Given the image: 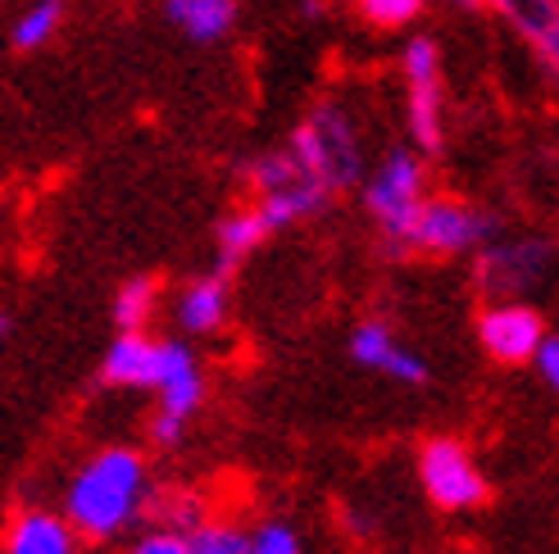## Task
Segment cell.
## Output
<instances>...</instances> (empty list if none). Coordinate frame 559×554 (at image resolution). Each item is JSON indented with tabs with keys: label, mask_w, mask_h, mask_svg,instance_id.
I'll return each mask as SVG.
<instances>
[{
	"label": "cell",
	"mask_w": 559,
	"mask_h": 554,
	"mask_svg": "<svg viewBox=\"0 0 559 554\" xmlns=\"http://www.w3.org/2000/svg\"><path fill=\"white\" fill-rule=\"evenodd\" d=\"M151 463L132 446H105L69 478L64 491V522L78 541L115 545L146 518L151 495Z\"/></svg>",
	"instance_id": "6da1fadb"
},
{
	"label": "cell",
	"mask_w": 559,
	"mask_h": 554,
	"mask_svg": "<svg viewBox=\"0 0 559 554\" xmlns=\"http://www.w3.org/2000/svg\"><path fill=\"white\" fill-rule=\"evenodd\" d=\"M292 159L300 164L305 178H314L328 196L350 191L365 178V142H359V123L342 100H319L305 115L287 142Z\"/></svg>",
	"instance_id": "7a4b0ae2"
},
{
	"label": "cell",
	"mask_w": 559,
	"mask_h": 554,
	"mask_svg": "<svg viewBox=\"0 0 559 554\" xmlns=\"http://www.w3.org/2000/svg\"><path fill=\"white\" fill-rule=\"evenodd\" d=\"M500 232V218L487 205H473L464 196H424V205L414 209L401 251L409 255H432V260H455V255H473L483 241H491Z\"/></svg>",
	"instance_id": "3957f363"
},
{
	"label": "cell",
	"mask_w": 559,
	"mask_h": 554,
	"mask_svg": "<svg viewBox=\"0 0 559 554\" xmlns=\"http://www.w3.org/2000/svg\"><path fill=\"white\" fill-rule=\"evenodd\" d=\"M359 186H365V209L378 224L382 241L391 251H401L409 218L428 196V155L414 146H391L373 164V173L359 178Z\"/></svg>",
	"instance_id": "277c9868"
},
{
	"label": "cell",
	"mask_w": 559,
	"mask_h": 554,
	"mask_svg": "<svg viewBox=\"0 0 559 554\" xmlns=\"http://www.w3.org/2000/svg\"><path fill=\"white\" fill-rule=\"evenodd\" d=\"M405 77V132L409 146L437 155L445 146V60L428 33H414L401 50Z\"/></svg>",
	"instance_id": "5b68a950"
},
{
	"label": "cell",
	"mask_w": 559,
	"mask_h": 554,
	"mask_svg": "<svg viewBox=\"0 0 559 554\" xmlns=\"http://www.w3.org/2000/svg\"><path fill=\"white\" fill-rule=\"evenodd\" d=\"M473 255H478L473 282H478V291L487 300H523L527 291H537L550 277L555 241L542 232H514V237L496 232Z\"/></svg>",
	"instance_id": "8992f818"
},
{
	"label": "cell",
	"mask_w": 559,
	"mask_h": 554,
	"mask_svg": "<svg viewBox=\"0 0 559 554\" xmlns=\"http://www.w3.org/2000/svg\"><path fill=\"white\" fill-rule=\"evenodd\" d=\"M418 482H424L428 501L445 514H468L487 505V473L483 463L473 459V450L455 436H432L424 450H418Z\"/></svg>",
	"instance_id": "52a82bcc"
},
{
	"label": "cell",
	"mask_w": 559,
	"mask_h": 554,
	"mask_svg": "<svg viewBox=\"0 0 559 554\" xmlns=\"http://www.w3.org/2000/svg\"><path fill=\"white\" fill-rule=\"evenodd\" d=\"M546 337V318L527 300H487V310L478 314V341L496 364H527L533 350Z\"/></svg>",
	"instance_id": "ba28073f"
},
{
	"label": "cell",
	"mask_w": 559,
	"mask_h": 554,
	"mask_svg": "<svg viewBox=\"0 0 559 554\" xmlns=\"http://www.w3.org/2000/svg\"><path fill=\"white\" fill-rule=\"evenodd\" d=\"M350 359L359 369H373L391 382H405V386H424L428 382V359L414 354L405 341H396V332H391L382 318H365L355 323L350 332Z\"/></svg>",
	"instance_id": "9c48e42d"
},
{
	"label": "cell",
	"mask_w": 559,
	"mask_h": 554,
	"mask_svg": "<svg viewBox=\"0 0 559 554\" xmlns=\"http://www.w3.org/2000/svg\"><path fill=\"white\" fill-rule=\"evenodd\" d=\"M483 10L506 19L527 41L537 69L555 82V73H559V0H483Z\"/></svg>",
	"instance_id": "30bf717a"
},
{
	"label": "cell",
	"mask_w": 559,
	"mask_h": 554,
	"mask_svg": "<svg viewBox=\"0 0 559 554\" xmlns=\"http://www.w3.org/2000/svg\"><path fill=\"white\" fill-rule=\"evenodd\" d=\"M151 392L159 396V409H174L182 419H191L205 400V369L201 354L187 341H159V373Z\"/></svg>",
	"instance_id": "8fae6325"
},
{
	"label": "cell",
	"mask_w": 559,
	"mask_h": 554,
	"mask_svg": "<svg viewBox=\"0 0 559 554\" xmlns=\"http://www.w3.org/2000/svg\"><path fill=\"white\" fill-rule=\"evenodd\" d=\"M228 314H233V282H228V273H218V268L205 277H191L174 300V318L187 337H214V332L228 323Z\"/></svg>",
	"instance_id": "7c38bea8"
},
{
	"label": "cell",
	"mask_w": 559,
	"mask_h": 554,
	"mask_svg": "<svg viewBox=\"0 0 559 554\" xmlns=\"http://www.w3.org/2000/svg\"><path fill=\"white\" fill-rule=\"evenodd\" d=\"M159 373V341L151 332H119L100 359V382L119 392H151Z\"/></svg>",
	"instance_id": "4fadbf2b"
},
{
	"label": "cell",
	"mask_w": 559,
	"mask_h": 554,
	"mask_svg": "<svg viewBox=\"0 0 559 554\" xmlns=\"http://www.w3.org/2000/svg\"><path fill=\"white\" fill-rule=\"evenodd\" d=\"M164 14L191 46H223L237 33L241 0H164Z\"/></svg>",
	"instance_id": "5bb4252c"
},
{
	"label": "cell",
	"mask_w": 559,
	"mask_h": 554,
	"mask_svg": "<svg viewBox=\"0 0 559 554\" xmlns=\"http://www.w3.org/2000/svg\"><path fill=\"white\" fill-rule=\"evenodd\" d=\"M73 545L78 537L64 514L50 509H23L5 532V554H73Z\"/></svg>",
	"instance_id": "9a60e30c"
},
{
	"label": "cell",
	"mask_w": 559,
	"mask_h": 554,
	"mask_svg": "<svg viewBox=\"0 0 559 554\" xmlns=\"http://www.w3.org/2000/svg\"><path fill=\"white\" fill-rule=\"evenodd\" d=\"M269 237H273V232H269V224H264V214L255 209V201H246V205H237L233 214H223V218H218V228H214L218 273H233L241 260L255 255Z\"/></svg>",
	"instance_id": "2e32d148"
},
{
	"label": "cell",
	"mask_w": 559,
	"mask_h": 554,
	"mask_svg": "<svg viewBox=\"0 0 559 554\" xmlns=\"http://www.w3.org/2000/svg\"><path fill=\"white\" fill-rule=\"evenodd\" d=\"M146 518L151 528H164V532H191L201 518H210V505L201 491L191 486H151L146 495Z\"/></svg>",
	"instance_id": "e0dca14e"
},
{
	"label": "cell",
	"mask_w": 559,
	"mask_h": 554,
	"mask_svg": "<svg viewBox=\"0 0 559 554\" xmlns=\"http://www.w3.org/2000/svg\"><path fill=\"white\" fill-rule=\"evenodd\" d=\"M69 19V5L64 0H27V5L19 10V19L10 23V46L33 55L41 46H50L55 37H60V27Z\"/></svg>",
	"instance_id": "ac0fdd59"
},
{
	"label": "cell",
	"mask_w": 559,
	"mask_h": 554,
	"mask_svg": "<svg viewBox=\"0 0 559 554\" xmlns=\"http://www.w3.org/2000/svg\"><path fill=\"white\" fill-rule=\"evenodd\" d=\"M159 300H164L159 277H128V282L115 291V323H119V332L151 327V318L159 314Z\"/></svg>",
	"instance_id": "d6986e66"
},
{
	"label": "cell",
	"mask_w": 559,
	"mask_h": 554,
	"mask_svg": "<svg viewBox=\"0 0 559 554\" xmlns=\"http://www.w3.org/2000/svg\"><path fill=\"white\" fill-rule=\"evenodd\" d=\"M187 554H250V532L210 514L187 532Z\"/></svg>",
	"instance_id": "ffe728a7"
},
{
	"label": "cell",
	"mask_w": 559,
	"mask_h": 554,
	"mask_svg": "<svg viewBox=\"0 0 559 554\" xmlns=\"http://www.w3.org/2000/svg\"><path fill=\"white\" fill-rule=\"evenodd\" d=\"M350 5L369 27H378V33H405V27L424 19L432 0H350Z\"/></svg>",
	"instance_id": "44dd1931"
},
{
	"label": "cell",
	"mask_w": 559,
	"mask_h": 554,
	"mask_svg": "<svg viewBox=\"0 0 559 554\" xmlns=\"http://www.w3.org/2000/svg\"><path fill=\"white\" fill-rule=\"evenodd\" d=\"M250 554H305V541H300V532L292 528V522L269 518L250 532Z\"/></svg>",
	"instance_id": "7402d4cb"
},
{
	"label": "cell",
	"mask_w": 559,
	"mask_h": 554,
	"mask_svg": "<svg viewBox=\"0 0 559 554\" xmlns=\"http://www.w3.org/2000/svg\"><path fill=\"white\" fill-rule=\"evenodd\" d=\"M187 427H191V419H182V413H174V409H159L146 432H151V446L155 450H178L182 441H187Z\"/></svg>",
	"instance_id": "603a6c76"
},
{
	"label": "cell",
	"mask_w": 559,
	"mask_h": 554,
	"mask_svg": "<svg viewBox=\"0 0 559 554\" xmlns=\"http://www.w3.org/2000/svg\"><path fill=\"white\" fill-rule=\"evenodd\" d=\"M128 554H187V537L182 532H164V528H151L132 541Z\"/></svg>",
	"instance_id": "cb8c5ba5"
},
{
	"label": "cell",
	"mask_w": 559,
	"mask_h": 554,
	"mask_svg": "<svg viewBox=\"0 0 559 554\" xmlns=\"http://www.w3.org/2000/svg\"><path fill=\"white\" fill-rule=\"evenodd\" d=\"M527 364H537L542 382H546L550 392H555V386H559V337H555V332H546L542 346L533 350V359H527Z\"/></svg>",
	"instance_id": "d4e9b609"
},
{
	"label": "cell",
	"mask_w": 559,
	"mask_h": 554,
	"mask_svg": "<svg viewBox=\"0 0 559 554\" xmlns=\"http://www.w3.org/2000/svg\"><path fill=\"white\" fill-rule=\"evenodd\" d=\"M445 10H460V14H478L483 10V0H441Z\"/></svg>",
	"instance_id": "484cf974"
},
{
	"label": "cell",
	"mask_w": 559,
	"mask_h": 554,
	"mask_svg": "<svg viewBox=\"0 0 559 554\" xmlns=\"http://www.w3.org/2000/svg\"><path fill=\"white\" fill-rule=\"evenodd\" d=\"M10 337V314H0V341Z\"/></svg>",
	"instance_id": "4316f807"
},
{
	"label": "cell",
	"mask_w": 559,
	"mask_h": 554,
	"mask_svg": "<svg viewBox=\"0 0 559 554\" xmlns=\"http://www.w3.org/2000/svg\"><path fill=\"white\" fill-rule=\"evenodd\" d=\"M0 218H5V196H0Z\"/></svg>",
	"instance_id": "83f0119b"
},
{
	"label": "cell",
	"mask_w": 559,
	"mask_h": 554,
	"mask_svg": "<svg viewBox=\"0 0 559 554\" xmlns=\"http://www.w3.org/2000/svg\"><path fill=\"white\" fill-rule=\"evenodd\" d=\"M464 554H478V550H464Z\"/></svg>",
	"instance_id": "f1b7e54d"
},
{
	"label": "cell",
	"mask_w": 559,
	"mask_h": 554,
	"mask_svg": "<svg viewBox=\"0 0 559 554\" xmlns=\"http://www.w3.org/2000/svg\"><path fill=\"white\" fill-rule=\"evenodd\" d=\"M0 5H5V0H0Z\"/></svg>",
	"instance_id": "f546056e"
}]
</instances>
